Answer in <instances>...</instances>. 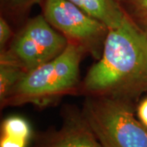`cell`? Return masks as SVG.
I'll use <instances>...</instances> for the list:
<instances>
[{
  "label": "cell",
  "instance_id": "52a82bcc",
  "mask_svg": "<svg viewBox=\"0 0 147 147\" xmlns=\"http://www.w3.org/2000/svg\"><path fill=\"white\" fill-rule=\"evenodd\" d=\"M109 29L120 26L127 19L118 0H69Z\"/></svg>",
  "mask_w": 147,
  "mask_h": 147
},
{
  "label": "cell",
  "instance_id": "7a4b0ae2",
  "mask_svg": "<svg viewBox=\"0 0 147 147\" xmlns=\"http://www.w3.org/2000/svg\"><path fill=\"white\" fill-rule=\"evenodd\" d=\"M84 50L69 42L66 48L50 61L27 72L7 97L2 107L31 104L47 107L79 87V66Z\"/></svg>",
  "mask_w": 147,
  "mask_h": 147
},
{
  "label": "cell",
  "instance_id": "ba28073f",
  "mask_svg": "<svg viewBox=\"0 0 147 147\" xmlns=\"http://www.w3.org/2000/svg\"><path fill=\"white\" fill-rule=\"evenodd\" d=\"M27 72L19 65L0 57V101H3Z\"/></svg>",
  "mask_w": 147,
  "mask_h": 147
},
{
  "label": "cell",
  "instance_id": "8fae6325",
  "mask_svg": "<svg viewBox=\"0 0 147 147\" xmlns=\"http://www.w3.org/2000/svg\"><path fill=\"white\" fill-rule=\"evenodd\" d=\"M43 0H1V7L6 11L12 14H24L36 4H40Z\"/></svg>",
  "mask_w": 147,
  "mask_h": 147
},
{
  "label": "cell",
  "instance_id": "4fadbf2b",
  "mask_svg": "<svg viewBox=\"0 0 147 147\" xmlns=\"http://www.w3.org/2000/svg\"><path fill=\"white\" fill-rule=\"evenodd\" d=\"M137 114L138 119L147 127V97L140 102L137 107Z\"/></svg>",
  "mask_w": 147,
  "mask_h": 147
},
{
  "label": "cell",
  "instance_id": "30bf717a",
  "mask_svg": "<svg viewBox=\"0 0 147 147\" xmlns=\"http://www.w3.org/2000/svg\"><path fill=\"white\" fill-rule=\"evenodd\" d=\"M118 2L125 15L147 34V0H118Z\"/></svg>",
  "mask_w": 147,
  "mask_h": 147
},
{
  "label": "cell",
  "instance_id": "3957f363",
  "mask_svg": "<svg viewBox=\"0 0 147 147\" xmlns=\"http://www.w3.org/2000/svg\"><path fill=\"white\" fill-rule=\"evenodd\" d=\"M132 106L128 100L87 96L82 112L102 147H147V127Z\"/></svg>",
  "mask_w": 147,
  "mask_h": 147
},
{
  "label": "cell",
  "instance_id": "9c48e42d",
  "mask_svg": "<svg viewBox=\"0 0 147 147\" xmlns=\"http://www.w3.org/2000/svg\"><path fill=\"white\" fill-rule=\"evenodd\" d=\"M31 136V127L28 121L20 116H11L3 121L1 137L15 142L28 144Z\"/></svg>",
  "mask_w": 147,
  "mask_h": 147
},
{
  "label": "cell",
  "instance_id": "6da1fadb",
  "mask_svg": "<svg viewBox=\"0 0 147 147\" xmlns=\"http://www.w3.org/2000/svg\"><path fill=\"white\" fill-rule=\"evenodd\" d=\"M87 96H109L132 102L147 92V34L127 16L109 29L100 57L79 87Z\"/></svg>",
  "mask_w": 147,
  "mask_h": 147
},
{
  "label": "cell",
  "instance_id": "277c9868",
  "mask_svg": "<svg viewBox=\"0 0 147 147\" xmlns=\"http://www.w3.org/2000/svg\"><path fill=\"white\" fill-rule=\"evenodd\" d=\"M68 43V39L40 14L27 21L7 47L1 51L0 57L15 62L29 72L57 57Z\"/></svg>",
  "mask_w": 147,
  "mask_h": 147
},
{
  "label": "cell",
  "instance_id": "8992f818",
  "mask_svg": "<svg viewBox=\"0 0 147 147\" xmlns=\"http://www.w3.org/2000/svg\"><path fill=\"white\" fill-rule=\"evenodd\" d=\"M38 147H102L83 112L67 107L61 127L44 139Z\"/></svg>",
  "mask_w": 147,
  "mask_h": 147
},
{
  "label": "cell",
  "instance_id": "7c38bea8",
  "mask_svg": "<svg viewBox=\"0 0 147 147\" xmlns=\"http://www.w3.org/2000/svg\"><path fill=\"white\" fill-rule=\"evenodd\" d=\"M13 32L10 25L3 16L0 18V47L1 51L4 50L13 38Z\"/></svg>",
  "mask_w": 147,
  "mask_h": 147
},
{
  "label": "cell",
  "instance_id": "5b68a950",
  "mask_svg": "<svg viewBox=\"0 0 147 147\" xmlns=\"http://www.w3.org/2000/svg\"><path fill=\"white\" fill-rule=\"evenodd\" d=\"M42 14L69 42L96 60L101 56L109 28L69 0H43Z\"/></svg>",
  "mask_w": 147,
  "mask_h": 147
}]
</instances>
